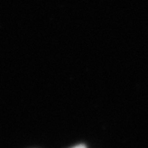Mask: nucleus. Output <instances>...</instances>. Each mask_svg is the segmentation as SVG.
<instances>
[{
	"label": "nucleus",
	"mask_w": 148,
	"mask_h": 148,
	"mask_svg": "<svg viewBox=\"0 0 148 148\" xmlns=\"http://www.w3.org/2000/svg\"><path fill=\"white\" fill-rule=\"evenodd\" d=\"M73 148H86V146H84L83 144H80V145H77V146H76V147H74Z\"/></svg>",
	"instance_id": "f257e3e1"
}]
</instances>
